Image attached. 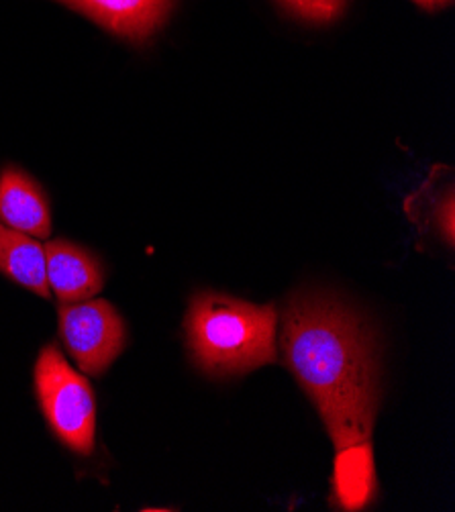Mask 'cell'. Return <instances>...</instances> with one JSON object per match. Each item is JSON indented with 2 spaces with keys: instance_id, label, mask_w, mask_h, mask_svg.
I'll return each mask as SVG.
<instances>
[{
  "instance_id": "cell-1",
  "label": "cell",
  "mask_w": 455,
  "mask_h": 512,
  "mask_svg": "<svg viewBox=\"0 0 455 512\" xmlns=\"http://www.w3.org/2000/svg\"><path fill=\"white\" fill-rule=\"evenodd\" d=\"M284 364L315 402L337 449L370 439L380 404L372 329L325 294H296L280 315Z\"/></svg>"
},
{
  "instance_id": "cell-2",
  "label": "cell",
  "mask_w": 455,
  "mask_h": 512,
  "mask_svg": "<svg viewBox=\"0 0 455 512\" xmlns=\"http://www.w3.org/2000/svg\"><path fill=\"white\" fill-rule=\"evenodd\" d=\"M278 313L221 292H200L186 315L188 347L209 376H239L276 362Z\"/></svg>"
},
{
  "instance_id": "cell-3",
  "label": "cell",
  "mask_w": 455,
  "mask_h": 512,
  "mask_svg": "<svg viewBox=\"0 0 455 512\" xmlns=\"http://www.w3.org/2000/svg\"><path fill=\"white\" fill-rule=\"evenodd\" d=\"M35 388L49 427L70 449L90 455L96 431L92 390L88 380L70 368L56 345H47L39 353Z\"/></svg>"
},
{
  "instance_id": "cell-4",
  "label": "cell",
  "mask_w": 455,
  "mask_h": 512,
  "mask_svg": "<svg viewBox=\"0 0 455 512\" xmlns=\"http://www.w3.org/2000/svg\"><path fill=\"white\" fill-rule=\"evenodd\" d=\"M60 333L88 376L103 374L125 347V325L107 300H84L60 309Z\"/></svg>"
},
{
  "instance_id": "cell-5",
  "label": "cell",
  "mask_w": 455,
  "mask_h": 512,
  "mask_svg": "<svg viewBox=\"0 0 455 512\" xmlns=\"http://www.w3.org/2000/svg\"><path fill=\"white\" fill-rule=\"evenodd\" d=\"M100 27L131 43L154 37L168 21L176 0H60Z\"/></svg>"
},
{
  "instance_id": "cell-6",
  "label": "cell",
  "mask_w": 455,
  "mask_h": 512,
  "mask_svg": "<svg viewBox=\"0 0 455 512\" xmlns=\"http://www.w3.org/2000/svg\"><path fill=\"white\" fill-rule=\"evenodd\" d=\"M47 282L64 304L90 300L103 290V270L92 255L68 241H52L45 245Z\"/></svg>"
},
{
  "instance_id": "cell-7",
  "label": "cell",
  "mask_w": 455,
  "mask_h": 512,
  "mask_svg": "<svg viewBox=\"0 0 455 512\" xmlns=\"http://www.w3.org/2000/svg\"><path fill=\"white\" fill-rule=\"evenodd\" d=\"M0 223L31 237H49L52 217L39 184L19 168L0 172Z\"/></svg>"
},
{
  "instance_id": "cell-8",
  "label": "cell",
  "mask_w": 455,
  "mask_h": 512,
  "mask_svg": "<svg viewBox=\"0 0 455 512\" xmlns=\"http://www.w3.org/2000/svg\"><path fill=\"white\" fill-rule=\"evenodd\" d=\"M409 221L417 225L421 235L445 241L453 247L455 237V196L453 172L447 166H435L425 184L407 198L404 204Z\"/></svg>"
},
{
  "instance_id": "cell-9",
  "label": "cell",
  "mask_w": 455,
  "mask_h": 512,
  "mask_svg": "<svg viewBox=\"0 0 455 512\" xmlns=\"http://www.w3.org/2000/svg\"><path fill=\"white\" fill-rule=\"evenodd\" d=\"M378 494L370 441L341 447L333 470V502L341 510H364Z\"/></svg>"
},
{
  "instance_id": "cell-10",
  "label": "cell",
  "mask_w": 455,
  "mask_h": 512,
  "mask_svg": "<svg viewBox=\"0 0 455 512\" xmlns=\"http://www.w3.org/2000/svg\"><path fill=\"white\" fill-rule=\"evenodd\" d=\"M0 272L13 282L49 298L45 247L31 235L0 225Z\"/></svg>"
},
{
  "instance_id": "cell-11",
  "label": "cell",
  "mask_w": 455,
  "mask_h": 512,
  "mask_svg": "<svg viewBox=\"0 0 455 512\" xmlns=\"http://www.w3.org/2000/svg\"><path fill=\"white\" fill-rule=\"evenodd\" d=\"M278 3L302 21L333 23L345 13L349 0H278Z\"/></svg>"
},
{
  "instance_id": "cell-12",
  "label": "cell",
  "mask_w": 455,
  "mask_h": 512,
  "mask_svg": "<svg viewBox=\"0 0 455 512\" xmlns=\"http://www.w3.org/2000/svg\"><path fill=\"white\" fill-rule=\"evenodd\" d=\"M415 3L425 9H439V7H447L451 0H415Z\"/></svg>"
}]
</instances>
